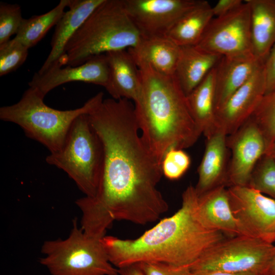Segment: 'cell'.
I'll list each match as a JSON object with an SVG mask.
<instances>
[{
    "label": "cell",
    "mask_w": 275,
    "mask_h": 275,
    "mask_svg": "<svg viewBox=\"0 0 275 275\" xmlns=\"http://www.w3.org/2000/svg\"><path fill=\"white\" fill-rule=\"evenodd\" d=\"M248 186L275 200V160L264 154L253 170Z\"/></svg>",
    "instance_id": "cell-27"
},
{
    "label": "cell",
    "mask_w": 275,
    "mask_h": 275,
    "mask_svg": "<svg viewBox=\"0 0 275 275\" xmlns=\"http://www.w3.org/2000/svg\"><path fill=\"white\" fill-rule=\"evenodd\" d=\"M250 118L261 132L267 148L275 140V89L264 95Z\"/></svg>",
    "instance_id": "cell-26"
},
{
    "label": "cell",
    "mask_w": 275,
    "mask_h": 275,
    "mask_svg": "<svg viewBox=\"0 0 275 275\" xmlns=\"http://www.w3.org/2000/svg\"><path fill=\"white\" fill-rule=\"evenodd\" d=\"M119 275H144L136 264L118 269Z\"/></svg>",
    "instance_id": "cell-35"
},
{
    "label": "cell",
    "mask_w": 275,
    "mask_h": 275,
    "mask_svg": "<svg viewBox=\"0 0 275 275\" xmlns=\"http://www.w3.org/2000/svg\"><path fill=\"white\" fill-rule=\"evenodd\" d=\"M250 9L253 50L265 61L275 44V0H246Z\"/></svg>",
    "instance_id": "cell-22"
},
{
    "label": "cell",
    "mask_w": 275,
    "mask_h": 275,
    "mask_svg": "<svg viewBox=\"0 0 275 275\" xmlns=\"http://www.w3.org/2000/svg\"><path fill=\"white\" fill-rule=\"evenodd\" d=\"M265 154L275 160V140L267 147Z\"/></svg>",
    "instance_id": "cell-36"
},
{
    "label": "cell",
    "mask_w": 275,
    "mask_h": 275,
    "mask_svg": "<svg viewBox=\"0 0 275 275\" xmlns=\"http://www.w3.org/2000/svg\"><path fill=\"white\" fill-rule=\"evenodd\" d=\"M222 57L201 50L194 46L181 47L175 76L186 96L216 66Z\"/></svg>",
    "instance_id": "cell-21"
},
{
    "label": "cell",
    "mask_w": 275,
    "mask_h": 275,
    "mask_svg": "<svg viewBox=\"0 0 275 275\" xmlns=\"http://www.w3.org/2000/svg\"><path fill=\"white\" fill-rule=\"evenodd\" d=\"M201 0H123L143 39L166 36L173 25Z\"/></svg>",
    "instance_id": "cell-11"
},
{
    "label": "cell",
    "mask_w": 275,
    "mask_h": 275,
    "mask_svg": "<svg viewBox=\"0 0 275 275\" xmlns=\"http://www.w3.org/2000/svg\"><path fill=\"white\" fill-rule=\"evenodd\" d=\"M274 246L243 235L227 237L207 250L190 265V269L263 275L267 271Z\"/></svg>",
    "instance_id": "cell-8"
},
{
    "label": "cell",
    "mask_w": 275,
    "mask_h": 275,
    "mask_svg": "<svg viewBox=\"0 0 275 275\" xmlns=\"http://www.w3.org/2000/svg\"><path fill=\"white\" fill-rule=\"evenodd\" d=\"M190 158L182 149L171 148L165 154L161 162L163 175L170 180H177L186 172Z\"/></svg>",
    "instance_id": "cell-30"
},
{
    "label": "cell",
    "mask_w": 275,
    "mask_h": 275,
    "mask_svg": "<svg viewBox=\"0 0 275 275\" xmlns=\"http://www.w3.org/2000/svg\"><path fill=\"white\" fill-rule=\"evenodd\" d=\"M228 188L238 235L274 242L275 200L249 186Z\"/></svg>",
    "instance_id": "cell-10"
},
{
    "label": "cell",
    "mask_w": 275,
    "mask_h": 275,
    "mask_svg": "<svg viewBox=\"0 0 275 275\" xmlns=\"http://www.w3.org/2000/svg\"><path fill=\"white\" fill-rule=\"evenodd\" d=\"M198 196L189 185L180 208L136 239L105 236L102 242L109 261L118 269L143 262L191 265L211 246L227 237L204 226L196 209Z\"/></svg>",
    "instance_id": "cell-2"
},
{
    "label": "cell",
    "mask_w": 275,
    "mask_h": 275,
    "mask_svg": "<svg viewBox=\"0 0 275 275\" xmlns=\"http://www.w3.org/2000/svg\"><path fill=\"white\" fill-rule=\"evenodd\" d=\"M102 238L87 234L75 218L67 238L43 242L44 257L39 262L51 275H119L109 261Z\"/></svg>",
    "instance_id": "cell-7"
},
{
    "label": "cell",
    "mask_w": 275,
    "mask_h": 275,
    "mask_svg": "<svg viewBox=\"0 0 275 275\" xmlns=\"http://www.w3.org/2000/svg\"><path fill=\"white\" fill-rule=\"evenodd\" d=\"M264 61L255 56L221 58L215 66V111L250 79Z\"/></svg>",
    "instance_id": "cell-19"
},
{
    "label": "cell",
    "mask_w": 275,
    "mask_h": 275,
    "mask_svg": "<svg viewBox=\"0 0 275 275\" xmlns=\"http://www.w3.org/2000/svg\"><path fill=\"white\" fill-rule=\"evenodd\" d=\"M100 94L87 116L102 145V172L96 196L75 204L81 228L102 237L115 221L146 225L158 219L169 205L157 188L161 163L139 134L134 104L126 98L103 99Z\"/></svg>",
    "instance_id": "cell-1"
},
{
    "label": "cell",
    "mask_w": 275,
    "mask_h": 275,
    "mask_svg": "<svg viewBox=\"0 0 275 275\" xmlns=\"http://www.w3.org/2000/svg\"><path fill=\"white\" fill-rule=\"evenodd\" d=\"M215 67L186 96L198 130L206 138L216 130L215 124Z\"/></svg>",
    "instance_id": "cell-23"
},
{
    "label": "cell",
    "mask_w": 275,
    "mask_h": 275,
    "mask_svg": "<svg viewBox=\"0 0 275 275\" xmlns=\"http://www.w3.org/2000/svg\"><path fill=\"white\" fill-rule=\"evenodd\" d=\"M227 136L216 129L206 138L205 152L198 169V180L195 187L198 197L218 186L227 187L231 154Z\"/></svg>",
    "instance_id": "cell-15"
},
{
    "label": "cell",
    "mask_w": 275,
    "mask_h": 275,
    "mask_svg": "<svg viewBox=\"0 0 275 275\" xmlns=\"http://www.w3.org/2000/svg\"><path fill=\"white\" fill-rule=\"evenodd\" d=\"M105 54L109 70V81L105 89L115 99H139L142 82L139 68L128 50H120Z\"/></svg>",
    "instance_id": "cell-17"
},
{
    "label": "cell",
    "mask_w": 275,
    "mask_h": 275,
    "mask_svg": "<svg viewBox=\"0 0 275 275\" xmlns=\"http://www.w3.org/2000/svg\"><path fill=\"white\" fill-rule=\"evenodd\" d=\"M70 0H61L49 11L39 15L24 18L21 25L14 38L28 48L36 45L54 25H56L68 7Z\"/></svg>",
    "instance_id": "cell-25"
},
{
    "label": "cell",
    "mask_w": 275,
    "mask_h": 275,
    "mask_svg": "<svg viewBox=\"0 0 275 275\" xmlns=\"http://www.w3.org/2000/svg\"><path fill=\"white\" fill-rule=\"evenodd\" d=\"M109 76L105 54L95 56L77 66L62 67L56 65L43 74L35 73L29 87L37 89L44 97L63 84L81 81L98 85L106 88Z\"/></svg>",
    "instance_id": "cell-14"
},
{
    "label": "cell",
    "mask_w": 275,
    "mask_h": 275,
    "mask_svg": "<svg viewBox=\"0 0 275 275\" xmlns=\"http://www.w3.org/2000/svg\"><path fill=\"white\" fill-rule=\"evenodd\" d=\"M267 272L275 273V245Z\"/></svg>",
    "instance_id": "cell-37"
},
{
    "label": "cell",
    "mask_w": 275,
    "mask_h": 275,
    "mask_svg": "<svg viewBox=\"0 0 275 275\" xmlns=\"http://www.w3.org/2000/svg\"><path fill=\"white\" fill-rule=\"evenodd\" d=\"M275 242V234H274V242Z\"/></svg>",
    "instance_id": "cell-39"
},
{
    "label": "cell",
    "mask_w": 275,
    "mask_h": 275,
    "mask_svg": "<svg viewBox=\"0 0 275 275\" xmlns=\"http://www.w3.org/2000/svg\"><path fill=\"white\" fill-rule=\"evenodd\" d=\"M45 160L65 172L85 196H96L102 172L103 151L87 114L74 120L62 148L48 155Z\"/></svg>",
    "instance_id": "cell-6"
},
{
    "label": "cell",
    "mask_w": 275,
    "mask_h": 275,
    "mask_svg": "<svg viewBox=\"0 0 275 275\" xmlns=\"http://www.w3.org/2000/svg\"><path fill=\"white\" fill-rule=\"evenodd\" d=\"M196 212L206 228L221 232L227 237L238 235L226 186H218L198 197Z\"/></svg>",
    "instance_id": "cell-18"
},
{
    "label": "cell",
    "mask_w": 275,
    "mask_h": 275,
    "mask_svg": "<svg viewBox=\"0 0 275 275\" xmlns=\"http://www.w3.org/2000/svg\"><path fill=\"white\" fill-rule=\"evenodd\" d=\"M189 275H261L251 273H234L215 270L191 271Z\"/></svg>",
    "instance_id": "cell-34"
},
{
    "label": "cell",
    "mask_w": 275,
    "mask_h": 275,
    "mask_svg": "<svg viewBox=\"0 0 275 275\" xmlns=\"http://www.w3.org/2000/svg\"><path fill=\"white\" fill-rule=\"evenodd\" d=\"M142 39L123 0H103L70 39L59 65L77 66L96 56L135 47Z\"/></svg>",
    "instance_id": "cell-4"
},
{
    "label": "cell",
    "mask_w": 275,
    "mask_h": 275,
    "mask_svg": "<svg viewBox=\"0 0 275 275\" xmlns=\"http://www.w3.org/2000/svg\"><path fill=\"white\" fill-rule=\"evenodd\" d=\"M181 47L166 36L144 38L134 48L127 49L136 64L146 63L162 75H175Z\"/></svg>",
    "instance_id": "cell-20"
},
{
    "label": "cell",
    "mask_w": 275,
    "mask_h": 275,
    "mask_svg": "<svg viewBox=\"0 0 275 275\" xmlns=\"http://www.w3.org/2000/svg\"><path fill=\"white\" fill-rule=\"evenodd\" d=\"M227 144L231 154L227 187L248 186L256 164L265 153V139L250 118L234 133L227 135Z\"/></svg>",
    "instance_id": "cell-12"
},
{
    "label": "cell",
    "mask_w": 275,
    "mask_h": 275,
    "mask_svg": "<svg viewBox=\"0 0 275 275\" xmlns=\"http://www.w3.org/2000/svg\"><path fill=\"white\" fill-rule=\"evenodd\" d=\"M103 1L70 0L68 10L56 25L50 42V51L37 73L43 74L60 63L70 39Z\"/></svg>",
    "instance_id": "cell-16"
},
{
    "label": "cell",
    "mask_w": 275,
    "mask_h": 275,
    "mask_svg": "<svg viewBox=\"0 0 275 275\" xmlns=\"http://www.w3.org/2000/svg\"><path fill=\"white\" fill-rule=\"evenodd\" d=\"M263 275H275V273H272V272H267L266 273H265Z\"/></svg>",
    "instance_id": "cell-38"
},
{
    "label": "cell",
    "mask_w": 275,
    "mask_h": 275,
    "mask_svg": "<svg viewBox=\"0 0 275 275\" xmlns=\"http://www.w3.org/2000/svg\"><path fill=\"white\" fill-rule=\"evenodd\" d=\"M99 95L98 93L81 107L63 111L47 105L44 96L37 89L29 87L17 103L0 108V119L18 125L26 136L54 153L63 146L74 120L89 113Z\"/></svg>",
    "instance_id": "cell-5"
},
{
    "label": "cell",
    "mask_w": 275,
    "mask_h": 275,
    "mask_svg": "<svg viewBox=\"0 0 275 275\" xmlns=\"http://www.w3.org/2000/svg\"><path fill=\"white\" fill-rule=\"evenodd\" d=\"M23 19L19 5L0 3V45L17 34Z\"/></svg>",
    "instance_id": "cell-29"
},
{
    "label": "cell",
    "mask_w": 275,
    "mask_h": 275,
    "mask_svg": "<svg viewBox=\"0 0 275 275\" xmlns=\"http://www.w3.org/2000/svg\"><path fill=\"white\" fill-rule=\"evenodd\" d=\"M243 2L241 0H219L212 7L213 17L226 14L240 6Z\"/></svg>",
    "instance_id": "cell-33"
},
{
    "label": "cell",
    "mask_w": 275,
    "mask_h": 275,
    "mask_svg": "<svg viewBox=\"0 0 275 275\" xmlns=\"http://www.w3.org/2000/svg\"><path fill=\"white\" fill-rule=\"evenodd\" d=\"M212 6L201 0L173 25L166 37L179 46H195L213 18Z\"/></svg>",
    "instance_id": "cell-24"
},
{
    "label": "cell",
    "mask_w": 275,
    "mask_h": 275,
    "mask_svg": "<svg viewBox=\"0 0 275 275\" xmlns=\"http://www.w3.org/2000/svg\"><path fill=\"white\" fill-rule=\"evenodd\" d=\"M194 46L203 51L222 57L255 56L250 9L246 1L231 12L213 17Z\"/></svg>",
    "instance_id": "cell-9"
},
{
    "label": "cell",
    "mask_w": 275,
    "mask_h": 275,
    "mask_svg": "<svg viewBox=\"0 0 275 275\" xmlns=\"http://www.w3.org/2000/svg\"><path fill=\"white\" fill-rule=\"evenodd\" d=\"M144 275H189L190 265H176L161 262H143L136 264Z\"/></svg>",
    "instance_id": "cell-31"
},
{
    "label": "cell",
    "mask_w": 275,
    "mask_h": 275,
    "mask_svg": "<svg viewBox=\"0 0 275 275\" xmlns=\"http://www.w3.org/2000/svg\"><path fill=\"white\" fill-rule=\"evenodd\" d=\"M136 65L142 82L134 103L136 120L144 143L161 163L169 150L188 148L201 134L175 75L160 74L146 63Z\"/></svg>",
    "instance_id": "cell-3"
},
{
    "label": "cell",
    "mask_w": 275,
    "mask_h": 275,
    "mask_svg": "<svg viewBox=\"0 0 275 275\" xmlns=\"http://www.w3.org/2000/svg\"><path fill=\"white\" fill-rule=\"evenodd\" d=\"M28 50L14 38L0 45V76L19 68L26 60Z\"/></svg>",
    "instance_id": "cell-28"
},
{
    "label": "cell",
    "mask_w": 275,
    "mask_h": 275,
    "mask_svg": "<svg viewBox=\"0 0 275 275\" xmlns=\"http://www.w3.org/2000/svg\"><path fill=\"white\" fill-rule=\"evenodd\" d=\"M264 68L266 82V94L275 89V44L265 60Z\"/></svg>",
    "instance_id": "cell-32"
},
{
    "label": "cell",
    "mask_w": 275,
    "mask_h": 275,
    "mask_svg": "<svg viewBox=\"0 0 275 275\" xmlns=\"http://www.w3.org/2000/svg\"><path fill=\"white\" fill-rule=\"evenodd\" d=\"M264 62L215 111L216 128L227 135L234 133L252 116L264 96L266 89Z\"/></svg>",
    "instance_id": "cell-13"
}]
</instances>
